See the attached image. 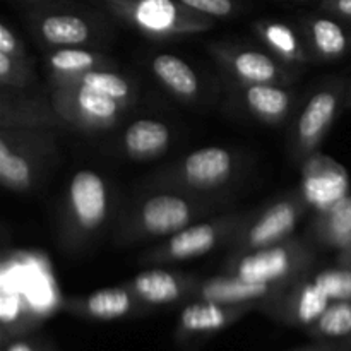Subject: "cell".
Returning <instances> with one entry per match:
<instances>
[{"mask_svg": "<svg viewBox=\"0 0 351 351\" xmlns=\"http://www.w3.org/2000/svg\"><path fill=\"white\" fill-rule=\"evenodd\" d=\"M191 274L167 269H146L136 274L125 285L144 307H163L191 298L197 285Z\"/></svg>", "mask_w": 351, "mask_h": 351, "instance_id": "18", "label": "cell"}, {"mask_svg": "<svg viewBox=\"0 0 351 351\" xmlns=\"http://www.w3.org/2000/svg\"><path fill=\"white\" fill-rule=\"evenodd\" d=\"M254 213L256 211L233 213L192 223L149 250L144 257V263H178L206 256L221 243L232 242Z\"/></svg>", "mask_w": 351, "mask_h": 351, "instance_id": "4", "label": "cell"}, {"mask_svg": "<svg viewBox=\"0 0 351 351\" xmlns=\"http://www.w3.org/2000/svg\"><path fill=\"white\" fill-rule=\"evenodd\" d=\"M65 208V232L69 240L81 242L95 235L105 225L112 208L105 178L93 170L75 171L67 187Z\"/></svg>", "mask_w": 351, "mask_h": 351, "instance_id": "7", "label": "cell"}, {"mask_svg": "<svg viewBox=\"0 0 351 351\" xmlns=\"http://www.w3.org/2000/svg\"><path fill=\"white\" fill-rule=\"evenodd\" d=\"M65 125L50 95L0 88V129H58Z\"/></svg>", "mask_w": 351, "mask_h": 351, "instance_id": "15", "label": "cell"}, {"mask_svg": "<svg viewBox=\"0 0 351 351\" xmlns=\"http://www.w3.org/2000/svg\"><path fill=\"white\" fill-rule=\"evenodd\" d=\"M209 53L216 64L240 84H281L295 81L297 72L290 64L280 60L273 53H266L252 47L230 43L209 45Z\"/></svg>", "mask_w": 351, "mask_h": 351, "instance_id": "10", "label": "cell"}, {"mask_svg": "<svg viewBox=\"0 0 351 351\" xmlns=\"http://www.w3.org/2000/svg\"><path fill=\"white\" fill-rule=\"evenodd\" d=\"M314 235L322 245L345 252L351 247V194L324 213H317Z\"/></svg>", "mask_w": 351, "mask_h": 351, "instance_id": "26", "label": "cell"}, {"mask_svg": "<svg viewBox=\"0 0 351 351\" xmlns=\"http://www.w3.org/2000/svg\"><path fill=\"white\" fill-rule=\"evenodd\" d=\"M339 264H346V266H351V247L345 252H339Z\"/></svg>", "mask_w": 351, "mask_h": 351, "instance_id": "35", "label": "cell"}, {"mask_svg": "<svg viewBox=\"0 0 351 351\" xmlns=\"http://www.w3.org/2000/svg\"><path fill=\"white\" fill-rule=\"evenodd\" d=\"M178 2L211 19H226L237 12L235 0H178Z\"/></svg>", "mask_w": 351, "mask_h": 351, "instance_id": "30", "label": "cell"}, {"mask_svg": "<svg viewBox=\"0 0 351 351\" xmlns=\"http://www.w3.org/2000/svg\"><path fill=\"white\" fill-rule=\"evenodd\" d=\"M257 305H226L209 300H192L180 311L177 321V339L191 343L223 331L254 311Z\"/></svg>", "mask_w": 351, "mask_h": 351, "instance_id": "16", "label": "cell"}, {"mask_svg": "<svg viewBox=\"0 0 351 351\" xmlns=\"http://www.w3.org/2000/svg\"><path fill=\"white\" fill-rule=\"evenodd\" d=\"M171 132L165 122L154 119H141L130 123L122 137V149L136 161L153 160L168 149Z\"/></svg>", "mask_w": 351, "mask_h": 351, "instance_id": "24", "label": "cell"}, {"mask_svg": "<svg viewBox=\"0 0 351 351\" xmlns=\"http://www.w3.org/2000/svg\"><path fill=\"white\" fill-rule=\"evenodd\" d=\"M319 7L324 14L351 23V0H321Z\"/></svg>", "mask_w": 351, "mask_h": 351, "instance_id": "32", "label": "cell"}, {"mask_svg": "<svg viewBox=\"0 0 351 351\" xmlns=\"http://www.w3.org/2000/svg\"><path fill=\"white\" fill-rule=\"evenodd\" d=\"M300 194L308 208L328 211L350 195L348 171L335 158L315 151L302 161Z\"/></svg>", "mask_w": 351, "mask_h": 351, "instance_id": "14", "label": "cell"}, {"mask_svg": "<svg viewBox=\"0 0 351 351\" xmlns=\"http://www.w3.org/2000/svg\"><path fill=\"white\" fill-rule=\"evenodd\" d=\"M345 106H351V88H350V91L346 93V96H345Z\"/></svg>", "mask_w": 351, "mask_h": 351, "instance_id": "36", "label": "cell"}, {"mask_svg": "<svg viewBox=\"0 0 351 351\" xmlns=\"http://www.w3.org/2000/svg\"><path fill=\"white\" fill-rule=\"evenodd\" d=\"M110 14L151 40L192 36L209 31L215 19L194 12L178 0H101Z\"/></svg>", "mask_w": 351, "mask_h": 351, "instance_id": "2", "label": "cell"}, {"mask_svg": "<svg viewBox=\"0 0 351 351\" xmlns=\"http://www.w3.org/2000/svg\"><path fill=\"white\" fill-rule=\"evenodd\" d=\"M237 158L221 146H208L189 153L167 173L165 180L175 187L194 192H211L232 180Z\"/></svg>", "mask_w": 351, "mask_h": 351, "instance_id": "13", "label": "cell"}, {"mask_svg": "<svg viewBox=\"0 0 351 351\" xmlns=\"http://www.w3.org/2000/svg\"><path fill=\"white\" fill-rule=\"evenodd\" d=\"M151 71L158 82L178 99L192 101L199 96V75L184 58L173 53H160L151 60Z\"/></svg>", "mask_w": 351, "mask_h": 351, "instance_id": "25", "label": "cell"}, {"mask_svg": "<svg viewBox=\"0 0 351 351\" xmlns=\"http://www.w3.org/2000/svg\"><path fill=\"white\" fill-rule=\"evenodd\" d=\"M350 346V341H319V339H315V343H312V345L293 351H345Z\"/></svg>", "mask_w": 351, "mask_h": 351, "instance_id": "33", "label": "cell"}, {"mask_svg": "<svg viewBox=\"0 0 351 351\" xmlns=\"http://www.w3.org/2000/svg\"><path fill=\"white\" fill-rule=\"evenodd\" d=\"M245 108L261 122L276 125L293 105V91L281 84H240Z\"/></svg>", "mask_w": 351, "mask_h": 351, "instance_id": "23", "label": "cell"}, {"mask_svg": "<svg viewBox=\"0 0 351 351\" xmlns=\"http://www.w3.org/2000/svg\"><path fill=\"white\" fill-rule=\"evenodd\" d=\"M55 129H0V182L12 192H29L57 154Z\"/></svg>", "mask_w": 351, "mask_h": 351, "instance_id": "1", "label": "cell"}, {"mask_svg": "<svg viewBox=\"0 0 351 351\" xmlns=\"http://www.w3.org/2000/svg\"><path fill=\"white\" fill-rule=\"evenodd\" d=\"M0 53L14 58H29L24 41L7 23L0 24Z\"/></svg>", "mask_w": 351, "mask_h": 351, "instance_id": "31", "label": "cell"}, {"mask_svg": "<svg viewBox=\"0 0 351 351\" xmlns=\"http://www.w3.org/2000/svg\"><path fill=\"white\" fill-rule=\"evenodd\" d=\"M45 65L50 74V86H57L67 79L96 69H112L113 60L98 50L88 47H69L48 50Z\"/></svg>", "mask_w": 351, "mask_h": 351, "instance_id": "21", "label": "cell"}, {"mask_svg": "<svg viewBox=\"0 0 351 351\" xmlns=\"http://www.w3.org/2000/svg\"><path fill=\"white\" fill-rule=\"evenodd\" d=\"M254 33L266 45L267 50L290 65H308L314 60L304 36L290 24L276 19H261L254 23Z\"/></svg>", "mask_w": 351, "mask_h": 351, "instance_id": "20", "label": "cell"}, {"mask_svg": "<svg viewBox=\"0 0 351 351\" xmlns=\"http://www.w3.org/2000/svg\"><path fill=\"white\" fill-rule=\"evenodd\" d=\"M201 206L175 192H156L144 197L130 213L120 240L125 243L168 239L195 223Z\"/></svg>", "mask_w": 351, "mask_h": 351, "instance_id": "3", "label": "cell"}, {"mask_svg": "<svg viewBox=\"0 0 351 351\" xmlns=\"http://www.w3.org/2000/svg\"><path fill=\"white\" fill-rule=\"evenodd\" d=\"M51 103L65 125L79 130H108L122 120L129 106L77 86L51 88Z\"/></svg>", "mask_w": 351, "mask_h": 351, "instance_id": "9", "label": "cell"}, {"mask_svg": "<svg viewBox=\"0 0 351 351\" xmlns=\"http://www.w3.org/2000/svg\"><path fill=\"white\" fill-rule=\"evenodd\" d=\"M345 351H351V346H350V348H346V350H345Z\"/></svg>", "mask_w": 351, "mask_h": 351, "instance_id": "37", "label": "cell"}, {"mask_svg": "<svg viewBox=\"0 0 351 351\" xmlns=\"http://www.w3.org/2000/svg\"><path fill=\"white\" fill-rule=\"evenodd\" d=\"M307 208V202L304 201L300 192H295L271 204L257 216L254 213L239 235L230 242L232 243L230 259L288 240Z\"/></svg>", "mask_w": 351, "mask_h": 351, "instance_id": "8", "label": "cell"}, {"mask_svg": "<svg viewBox=\"0 0 351 351\" xmlns=\"http://www.w3.org/2000/svg\"><path fill=\"white\" fill-rule=\"evenodd\" d=\"M27 24L33 36L48 50L91 47L103 36L101 23L79 7H40L29 14Z\"/></svg>", "mask_w": 351, "mask_h": 351, "instance_id": "6", "label": "cell"}, {"mask_svg": "<svg viewBox=\"0 0 351 351\" xmlns=\"http://www.w3.org/2000/svg\"><path fill=\"white\" fill-rule=\"evenodd\" d=\"M285 287L250 281L239 274H223L208 280H199L192 293V300H209L226 305H264L280 295Z\"/></svg>", "mask_w": 351, "mask_h": 351, "instance_id": "17", "label": "cell"}, {"mask_svg": "<svg viewBox=\"0 0 351 351\" xmlns=\"http://www.w3.org/2000/svg\"><path fill=\"white\" fill-rule=\"evenodd\" d=\"M331 304L332 298L326 291L319 274L307 271L259 308L283 324L307 329Z\"/></svg>", "mask_w": 351, "mask_h": 351, "instance_id": "12", "label": "cell"}, {"mask_svg": "<svg viewBox=\"0 0 351 351\" xmlns=\"http://www.w3.org/2000/svg\"><path fill=\"white\" fill-rule=\"evenodd\" d=\"M312 263L314 252L298 240L288 239L276 245L233 257L230 259L228 267L232 273L245 280L287 288L311 271Z\"/></svg>", "mask_w": 351, "mask_h": 351, "instance_id": "5", "label": "cell"}, {"mask_svg": "<svg viewBox=\"0 0 351 351\" xmlns=\"http://www.w3.org/2000/svg\"><path fill=\"white\" fill-rule=\"evenodd\" d=\"M60 86H77V88L89 89L93 93L117 99L127 106L132 105L136 99V89H134L132 82L125 75L119 74L112 69H96V71L84 72V74L67 79L51 88H60Z\"/></svg>", "mask_w": 351, "mask_h": 351, "instance_id": "27", "label": "cell"}, {"mask_svg": "<svg viewBox=\"0 0 351 351\" xmlns=\"http://www.w3.org/2000/svg\"><path fill=\"white\" fill-rule=\"evenodd\" d=\"M345 82L336 79L328 82L311 96L302 110L293 130V156L304 161L321 146L335 123L339 108L345 106Z\"/></svg>", "mask_w": 351, "mask_h": 351, "instance_id": "11", "label": "cell"}, {"mask_svg": "<svg viewBox=\"0 0 351 351\" xmlns=\"http://www.w3.org/2000/svg\"><path fill=\"white\" fill-rule=\"evenodd\" d=\"M33 82V58H14L5 53H0V88L29 89Z\"/></svg>", "mask_w": 351, "mask_h": 351, "instance_id": "29", "label": "cell"}, {"mask_svg": "<svg viewBox=\"0 0 351 351\" xmlns=\"http://www.w3.org/2000/svg\"><path fill=\"white\" fill-rule=\"evenodd\" d=\"M3 351H41L40 346L34 345L33 341H27V339H14L9 345L3 348Z\"/></svg>", "mask_w": 351, "mask_h": 351, "instance_id": "34", "label": "cell"}, {"mask_svg": "<svg viewBox=\"0 0 351 351\" xmlns=\"http://www.w3.org/2000/svg\"><path fill=\"white\" fill-rule=\"evenodd\" d=\"M305 331L319 341H351V300L332 302Z\"/></svg>", "mask_w": 351, "mask_h": 351, "instance_id": "28", "label": "cell"}, {"mask_svg": "<svg viewBox=\"0 0 351 351\" xmlns=\"http://www.w3.org/2000/svg\"><path fill=\"white\" fill-rule=\"evenodd\" d=\"M305 41L314 58L336 60L348 53L351 36L339 19L329 16H308L304 21Z\"/></svg>", "mask_w": 351, "mask_h": 351, "instance_id": "22", "label": "cell"}, {"mask_svg": "<svg viewBox=\"0 0 351 351\" xmlns=\"http://www.w3.org/2000/svg\"><path fill=\"white\" fill-rule=\"evenodd\" d=\"M64 308L71 314L93 321H117L137 314L143 311L144 305L125 285H122V287L96 290L84 297L69 298L64 304Z\"/></svg>", "mask_w": 351, "mask_h": 351, "instance_id": "19", "label": "cell"}]
</instances>
